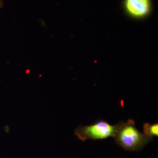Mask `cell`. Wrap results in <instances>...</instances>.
I'll return each mask as SVG.
<instances>
[{"label": "cell", "instance_id": "6da1fadb", "mask_svg": "<svg viewBox=\"0 0 158 158\" xmlns=\"http://www.w3.org/2000/svg\"><path fill=\"white\" fill-rule=\"evenodd\" d=\"M114 138L116 143L125 151L135 152L141 151L153 141V138L139 131L133 119H129L127 123H118V128Z\"/></svg>", "mask_w": 158, "mask_h": 158}, {"label": "cell", "instance_id": "7a4b0ae2", "mask_svg": "<svg viewBox=\"0 0 158 158\" xmlns=\"http://www.w3.org/2000/svg\"><path fill=\"white\" fill-rule=\"evenodd\" d=\"M118 128V123L110 124L104 120H100L87 126H80L77 128L74 134L80 140L85 141L87 139H104L114 137Z\"/></svg>", "mask_w": 158, "mask_h": 158}, {"label": "cell", "instance_id": "3957f363", "mask_svg": "<svg viewBox=\"0 0 158 158\" xmlns=\"http://www.w3.org/2000/svg\"><path fill=\"white\" fill-rule=\"evenodd\" d=\"M125 6L128 13L135 18L145 17L151 9L150 0H125Z\"/></svg>", "mask_w": 158, "mask_h": 158}, {"label": "cell", "instance_id": "277c9868", "mask_svg": "<svg viewBox=\"0 0 158 158\" xmlns=\"http://www.w3.org/2000/svg\"><path fill=\"white\" fill-rule=\"evenodd\" d=\"M143 134L151 138H153L154 136H158V124H149L146 123L143 125Z\"/></svg>", "mask_w": 158, "mask_h": 158}, {"label": "cell", "instance_id": "5b68a950", "mask_svg": "<svg viewBox=\"0 0 158 158\" xmlns=\"http://www.w3.org/2000/svg\"><path fill=\"white\" fill-rule=\"evenodd\" d=\"M4 6V2L2 1V0H0V8H2Z\"/></svg>", "mask_w": 158, "mask_h": 158}]
</instances>
